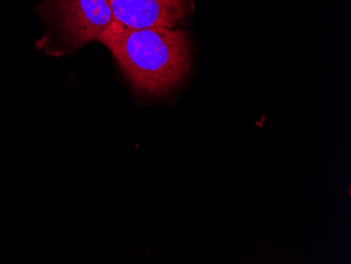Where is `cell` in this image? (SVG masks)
<instances>
[{"label": "cell", "mask_w": 351, "mask_h": 264, "mask_svg": "<svg viewBox=\"0 0 351 264\" xmlns=\"http://www.w3.org/2000/svg\"><path fill=\"white\" fill-rule=\"evenodd\" d=\"M97 40L112 53L141 95H167L191 70V40L181 27L134 29L113 21Z\"/></svg>", "instance_id": "cell-1"}, {"label": "cell", "mask_w": 351, "mask_h": 264, "mask_svg": "<svg viewBox=\"0 0 351 264\" xmlns=\"http://www.w3.org/2000/svg\"><path fill=\"white\" fill-rule=\"evenodd\" d=\"M37 10L74 49L97 40L114 21L108 0H45Z\"/></svg>", "instance_id": "cell-2"}, {"label": "cell", "mask_w": 351, "mask_h": 264, "mask_svg": "<svg viewBox=\"0 0 351 264\" xmlns=\"http://www.w3.org/2000/svg\"><path fill=\"white\" fill-rule=\"evenodd\" d=\"M114 21L134 29H175L195 10V0H108Z\"/></svg>", "instance_id": "cell-3"}]
</instances>
